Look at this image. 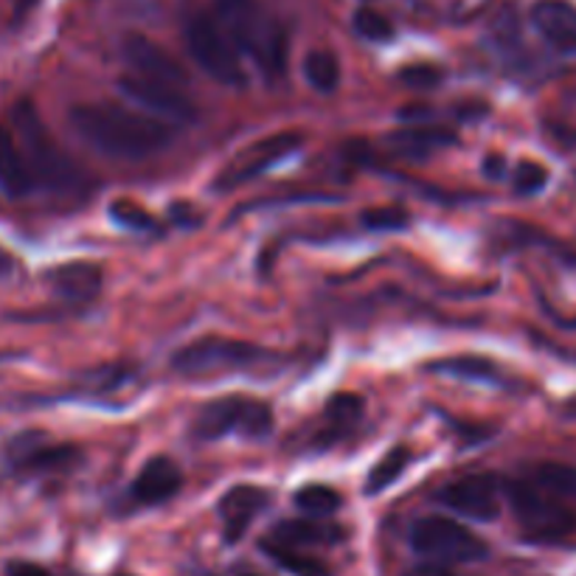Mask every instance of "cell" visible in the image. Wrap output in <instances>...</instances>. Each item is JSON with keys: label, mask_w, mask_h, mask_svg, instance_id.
Here are the masks:
<instances>
[{"label": "cell", "mask_w": 576, "mask_h": 576, "mask_svg": "<svg viewBox=\"0 0 576 576\" xmlns=\"http://www.w3.org/2000/svg\"><path fill=\"white\" fill-rule=\"evenodd\" d=\"M71 127L88 147L116 161H143L172 141L167 121L108 101L77 105L71 110Z\"/></svg>", "instance_id": "6da1fadb"}, {"label": "cell", "mask_w": 576, "mask_h": 576, "mask_svg": "<svg viewBox=\"0 0 576 576\" xmlns=\"http://www.w3.org/2000/svg\"><path fill=\"white\" fill-rule=\"evenodd\" d=\"M12 121L20 147H23L31 172H34V180H42L48 189H73L82 180L77 163L62 152L60 143L42 125L40 113H37V108L29 99H20L14 105Z\"/></svg>", "instance_id": "7a4b0ae2"}, {"label": "cell", "mask_w": 576, "mask_h": 576, "mask_svg": "<svg viewBox=\"0 0 576 576\" xmlns=\"http://www.w3.org/2000/svg\"><path fill=\"white\" fill-rule=\"evenodd\" d=\"M231 29L234 40L250 54V60L259 66V71L268 79H279L287 71V57H290V40H287L285 26L268 12H261L254 3H245L234 14L222 18Z\"/></svg>", "instance_id": "3957f363"}, {"label": "cell", "mask_w": 576, "mask_h": 576, "mask_svg": "<svg viewBox=\"0 0 576 576\" xmlns=\"http://www.w3.org/2000/svg\"><path fill=\"white\" fill-rule=\"evenodd\" d=\"M270 430H274V410L268 403L254 397L211 399L195 419V434L206 441L222 439L228 434L268 439Z\"/></svg>", "instance_id": "277c9868"}, {"label": "cell", "mask_w": 576, "mask_h": 576, "mask_svg": "<svg viewBox=\"0 0 576 576\" xmlns=\"http://www.w3.org/2000/svg\"><path fill=\"white\" fill-rule=\"evenodd\" d=\"M506 498H509L520 529L535 540H563L576 529L574 509H568L548 489L543 493V487H537V484H506Z\"/></svg>", "instance_id": "5b68a950"}, {"label": "cell", "mask_w": 576, "mask_h": 576, "mask_svg": "<svg viewBox=\"0 0 576 576\" xmlns=\"http://www.w3.org/2000/svg\"><path fill=\"white\" fill-rule=\"evenodd\" d=\"M410 548L436 563H478L487 557V543L445 515H428L410 526Z\"/></svg>", "instance_id": "8992f818"}, {"label": "cell", "mask_w": 576, "mask_h": 576, "mask_svg": "<svg viewBox=\"0 0 576 576\" xmlns=\"http://www.w3.org/2000/svg\"><path fill=\"white\" fill-rule=\"evenodd\" d=\"M270 351L248 340L234 338H200L195 344L183 346L172 355V369L186 377L215 375V371L254 369L259 363L270 360Z\"/></svg>", "instance_id": "52a82bcc"}, {"label": "cell", "mask_w": 576, "mask_h": 576, "mask_svg": "<svg viewBox=\"0 0 576 576\" xmlns=\"http://www.w3.org/2000/svg\"><path fill=\"white\" fill-rule=\"evenodd\" d=\"M186 46H189L195 62L208 77L222 85H231V88H242L245 71L237 48L231 46V40H228L226 31H222V26L215 18L195 14L186 23Z\"/></svg>", "instance_id": "ba28073f"}, {"label": "cell", "mask_w": 576, "mask_h": 576, "mask_svg": "<svg viewBox=\"0 0 576 576\" xmlns=\"http://www.w3.org/2000/svg\"><path fill=\"white\" fill-rule=\"evenodd\" d=\"M301 147H304V132L298 130H281L268 138H259V141L248 143V147L239 149V152L234 155L231 161H228V167L217 175L215 186L220 191L237 189V186L254 180L256 175L274 169L276 163L290 158V155L298 152Z\"/></svg>", "instance_id": "9c48e42d"}, {"label": "cell", "mask_w": 576, "mask_h": 576, "mask_svg": "<svg viewBox=\"0 0 576 576\" xmlns=\"http://www.w3.org/2000/svg\"><path fill=\"white\" fill-rule=\"evenodd\" d=\"M119 90L136 108L155 116V119L178 121V125H191L197 119L195 101L183 90L175 88V85L155 82V79L138 77V73H127V77L119 79Z\"/></svg>", "instance_id": "30bf717a"}, {"label": "cell", "mask_w": 576, "mask_h": 576, "mask_svg": "<svg viewBox=\"0 0 576 576\" xmlns=\"http://www.w3.org/2000/svg\"><path fill=\"white\" fill-rule=\"evenodd\" d=\"M500 484L487 473L461 476L439 489V504L473 520H495L500 515Z\"/></svg>", "instance_id": "8fae6325"}, {"label": "cell", "mask_w": 576, "mask_h": 576, "mask_svg": "<svg viewBox=\"0 0 576 576\" xmlns=\"http://www.w3.org/2000/svg\"><path fill=\"white\" fill-rule=\"evenodd\" d=\"M121 54H125V60L130 62L132 71H136L138 77L155 79V82L175 85V88L189 82V73H186V68L180 66L172 54H169L161 42L149 40V37L130 34L125 40V46H121Z\"/></svg>", "instance_id": "7c38bea8"}, {"label": "cell", "mask_w": 576, "mask_h": 576, "mask_svg": "<svg viewBox=\"0 0 576 576\" xmlns=\"http://www.w3.org/2000/svg\"><path fill=\"white\" fill-rule=\"evenodd\" d=\"M9 458L18 469L29 473H54L79 461V450L71 445H48L40 434H23L9 445Z\"/></svg>", "instance_id": "4fadbf2b"}, {"label": "cell", "mask_w": 576, "mask_h": 576, "mask_svg": "<svg viewBox=\"0 0 576 576\" xmlns=\"http://www.w3.org/2000/svg\"><path fill=\"white\" fill-rule=\"evenodd\" d=\"M268 489L254 487V484H239V487L228 489L220 500V517L226 540L237 543L239 537L250 529V523L256 520V515L268 506Z\"/></svg>", "instance_id": "5bb4252c"}, {"label": "cell", "mask_w": 576, "mask_h": 576, "mask_svg": "<svg viewBox=\"0 0 576 576\" xmlns=\"http://www.w3.org/2000/svg\"><path fill=\"white\" fill-rule=\"evenodd\" d=\"M180 484H183V473H180L178 464L167 456H155L143 464L130 493L138 504L152 506L178 495Z\"/></svg>", "instance_id": "9a60e30c"}, {"label": "cell", "mask_w": 576, "mask_h": 576, "mask_svg": "<svg viewBox=\"0 0 576 576\" xmlns=\"http://www.w3.org/2000/svg\"><path fill=\"white\" fill-rule=\"evenodd\" d=\"M34 183V172H31L18 136L9 127H0V195H7L9 200H20V197L31 195Z\"/></svg>", "instance_id": "2e32d148"}, {"label": "cell", "mask_w": 576, "mask_h": 576, "mask_svg": "<svg viewBox=\"0 0 576 576\" xmlns=\"http://www.w3.org/2000/svg\"><path fill=\"white\" fill-rule=\"evenodd\" d=\"M532 23L559 51H576V7L568 0H537Z\"/></svg>", "instance_id": "e0dca14e"}, {"label": "cell", "mask_w": 576, "mask_h": 576, "mask_svg": "<svg viewBox=\"0 0 576 576\" xmlns=\"http://www.w3.org/2000/svg\"><path fill=\"white\" fill-rule=\"evenodd\" d=\"M101 268L93 261H68L48 274V281L68 301H90L101 290Z\"/></svg>", "instance_id": "ac0fdd59"}, {"label": "cell", "mask_w": 576, "mask_h": 576, "mask_svg": "<svg viewBox=\"0 0 576 576\" xmlns=\"http://www.w3.org/2000/svg\"><path fill=\"white\" fill-rule=\"evenodd\" d=\"M346 532L338 526H327V523L312 520H285L274 529V540L287 548L301 546H332V543L344 540Z\"/></svg>", "instance_id": "d6986e66"}, {"label": "cell", "mask_w": 576, "mask_h": 576, "mask_svg": "<svg viewBox=\"0 0 576 576\" xmlns=\"http://www.w3.org/2000/svg\"><path fill=\"white\" fill-rule=\"evenodd\" d=\"M388 143L397 149L399 155H410V158H423V155L436 152V149L456 143V136L441 127H410V130H399L388 136Z\"/></svg>", "instance_id": "ffe728a7"}, {"label": "cell", "mask_w": 576, "mask_h": 576, "mask_svg": "<svg viewBox=\"0 0 576 576\" xmlns=\"http://www.w3.org/2000/svg\"><path fill=\"white\" fill-rule=\"evenodd\" d=\"M304 79L318 93H335L340 85V62L327 48H316L304 57Z\"/></svg>", "instance_id": "44dd1931"}, {"label": "cell", "mask_w": 576, "mask_h": 576, "mask_svg": "<svg viewBox=\"0 0 576 576\" xmlns=\"http://www.w3.org/2000/svg\"><path fill=\"white\" fill-rule=\"evenodd\" d=\"M410 458L414 456H410L408 447H403V445L391 447V450H388L386 456H383L380 461L371 467L369 478H366V493L377 495V493H383V489L391 487V484L403 476L405 469H408Z\"/></svg>", "instance_id": "7402d4cb"}, {"label": "cell", "mask_w": 576, "mask_h": 576, "mask_svg": "<svg viewBox=\"0 0 576 576\" xmlns=\"http://www.w3.org/2000/svg\"><path fill=\"white\" fill-rule=\"evenodd\" d=\"M261 552L268 554L276 565H281L285 570H290L292 576H329V568L316 557H307V554H298L296 548H287L276 540L261 543Z\"/></svg>", "instance_id": "603a6c76"}, {"label": "cell", "mask_w": 576, "mask_h": 576, "mask_svg": "<svg viewBox=\"0 0 576 576\" xmlns=\"http://www.w3.org/2000/svg\"><path fill=\"white\" fill-rule=\"evenodd\" d=\"M430 369L441 371V375L458 377V380H495V377H498V366L489 363L487 357H476V355L450 357V360L434 363Z\"/></svg>", "instance_id": "cb8c5ba5"}, {"label": "cell", "mask_w": 576, "mask_h": 576, "mask_svg": "<svg viewBox=\"0 0 576 576\" xmlns=\"http://www.w3.org/2000/svg\"><path fill=\"white\" fill-rule=\"evenodd\" d=\"M537 487L548 489L552 495H557L559 500H576V467L570 464H557L546 461L535 469Z\"/></svg>", "instance_id": "d4e9b609"}, {"label": "cell", "mask_w": 576, "mask_h": 576, "mask_svg": "<svg viewBox=\"0 0 576 576\" xmlns=\"http://www.w3.org/2000/svg\"><path fill=\"white\" fill-rule=\"evenodd\" d=\"M344 498H340L338 489L327 487V484H307L296 493V506L304 515L312 517H329L332 512L340 509Z\"/></svg>", "instance_id": "484cf974"}, {"label": "cell", "mask_w": 576, "mask_h": 576, "mask_svg": "<svg viewBox=\"0 0 576 576\" xmlns=\"http://www.w3.org/2000/svg\"><path fill=\"white\" fill-rule=\"evenodd\" d=\"M363 416V399L357 394H335L327 403V423L332 425L335 434L351 430Z\"/></svg>", "instance_id": "4316f807"}, {"label": "cell", "mask_w": 576, "mask_h": 576, "mask_svg": "<svg viewBox=\"0 0 576 576\" xmlns=\"http://www.w3.org/2000/svg\"><path fill=\"white\" fill-rule=\"evenodd\" d=\"M110 220L119 222L121 228H130V231H155V217L149 215L141 202L130 200V197H119L113 206L108 208Z\"/></svg>", "instance_id": "83f0119b"}, {"label": "cell", "mask_w": 576, "mask_h": 576, "mask_svg": "<svg viewBox=\"0 0 576 576\" xmlns=\"http://www.w3.org/2000/svg\"><path fill=\"white\" fill-rule=\"evenodd\" d=\"M489 31H493L495 46L504 54H515V48H520V20H517V12L512 7H504L495 14Z\"/></svg>", "instance_id": "f1b7e54d"}, {"label": "cell", "mask_w": 576, "mask_h": 576, "mask_svg": "<svg viewBox=\"0 0 576 576\" xmlns=\"http://www.w3.org/2000/svg\"><path fill=\"white\" fill-rule=\"evenodd\" d=\"M355 31L363 37V40H371V42H386L394 37V23L386 18V14L375 12V9H360L355 14Z\"/></svg>", "instance_id": "f546056e"}, {"label": "cell", "mask_w": 576, "mask_h": 576, "mask_svg": "<svg viewBox=\"0 0 576 576\" xmlns=\"http://www.w3.org/2000/svg\"><path fill=\"white\" fill-rule=\"evenodd\" d=\"M548 169L537 161H520L515 167V191L520 197H532L546 189Z\"/></svg>", "instance_id": "4dcf8cb0"}, {"label": "cell", "mask_w": 576, "mask_h": 576, "mask_svg": "<svg viewBox=\"0 0 576 576\" xmlns=\"http://www.w3.org/2000/svg\"><path fill=\"white\" fill-rule=\"evenodd\" d=\"M363 226L371 228V231H399V228L408 226V211L403 208H366L360 215Z\"/></svg>", "instance_id": "1f68e13d"}, {"label": "cell", "mask_w": 576, "mask_h": 576, "mask_svg": "<svg viewBox=\"0 0 576 576\" xmlns=\"http://www.w3.org/2000/svg\"><path fill=\"white\" fill-rule=\"evenodd\" d=\"M399 82L416 90H428L441 82V71L436 66H430V62H414V66L399 71Z\"/></svg>", "instance_id": "d6a6232c"}, {"label": "cell", "mask_w": 576, "mask_h": 576, "mask_svg": "<svg viewBox=\"0 0 576 576\" xmlns=\"http://www.w3.org/2000/svg\"><path fill=\"white\" fill-rule=\"evenodd\" d=\"M493 0H445V18L450 23H469L476 20Z\"/></svg>", "instance_id": "836d02e7"}, {"label": "cell", "mask_w": 576, "mask_h": 576, "mask_svg": "<svg viewBox=\"0 0 576 576\" xmlns=\"http://www.w3.org/2000/svg\"><path fill=\"white\" fill-rule=\"evenodd\" d=\"M7 576H51L42 565L23 563V559H14V563L7 565Z\"/></svg>", "instance_id": "e575fe53"}, {"label": "cell", "mask_w": 576, "mask_h": 576, "mask_svg": "<svg viewBox=\"0 0 576 576\" xmlns=\"http://www.w3.org/2000/svg\"><path fill=\"white\" fill-rule=\"evenodd\" d=\"M504 169H506V161H504V155H487V158H484V175H487V178H493V180H500L504 178Z\"/></svg>", "instance_id": "d590c367"}, {"label": "cell", "mask_w": 576, "mask_h": 576, "mask_svg": "<svg viewBox=\"0 0 576 576\" xmlns=\"http://www.w3.org/2000/svg\"><path fill=\"white\" fill-rule=\"evenodd\" d=\"M405 576H453V570L441 563H425V565H416V568H410Z\"/></svg>", "instance_id": "8d00e7d4"}, {"label": "cell", "mask_w": 576, "mask_h": 576, "mask_svg": "<svg viewBox=\"0 0 576 576\" xmlns=\"http://www.w3.org/2000/svg\"><path fill=\"white\" fill-rule=\"evenodd\" d=\"M399 119H403V121H425V119H430V108H425V105H410V108L399 110Z\"/></svg>", "instance_id": "74e56055"}, {"label": "cell", "mask_w": 576, "mask_h": 576, "mask_svg": "<svg viewBox=\"0 0 576 576\" xmlns=\"http://www.w3.org/2000/svg\"><path fill=\"white\" fill-rule=\"evenodd\" d=\"M14 268H18V261H14V256L9 254L7 248H0V279H9V276L14 274Z\"/></svg>", "instance_id": "f35d334b"}, {"label": "cell", "mask_w": 576, "mask_h": 576, "mask_svg": "<svg viewBox=\"0 0 576 576\" xmlns=\"http://www.w3.org/2000/svg\"><path fill=\"white\" fill-rule=\"evenodd\" d=\"M245 3H250V0H215L217 12H220L222 18H228V14H234L237 9H242Z\"/></svg>", "instance_id": "ab89813d"}, {"label": "cell", "mask_w": 576, "mask_h": 576, "mask_svg": "<svg viewBox=\"0 0 576 576\" xmlns=\"http://www.w3.org/2000/svg\"><path fill=\"white\" fill-rule=\"evenodd\" d=\"M239 576H261V574H254V570H239Z\"/></svg>", "instance_id": "60d3db41"}]
</instances>
